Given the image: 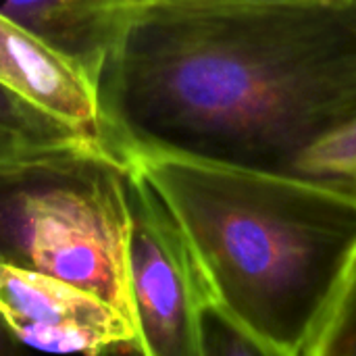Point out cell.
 Wrapping results in <instances>:
<instances>
[{"mask_svg":"<svg viewBox=\"0 0 356 356\" xmlns=\"http://www.w3.org/2000/svg\"><path fill=\"white\" fill-rule=\"evenodd\" d=\"M100 140L292 173L356 123V0L131 4L94 79Z\"/></svg>","mask_w":356,"mask_h":356,"instance_id":"1","label":"cell"},{"mask_svg":"<svg viewBox=\"0 0 356 356\" xmlns=\"http://www.w3.org/2000/svg\"><path fill=\"white\" fill-rule=\"evenodd\" d=\"M188 234L215 305L263 356H315L356 263V194L184 154L127 159Z\"/></svg>","mask_w":356,"mask_h":356,"instance_id":"2","label":"cell"},{"mask_svg":"<svg viewBox=\"0 0 356 356\" xmlns=\"http://www.w3.org/2000/svg\"><path fill=\"white\" fill-rule=\"evenodd\" d=\"M125 177L127 161L96 138L0 161V263L90 290L138 327Z\"/></svg>","mask_w":356,"mask_h":356,"instance_id":"3","label":"cell"},{"mask_svg":"<svg viewBox=\"0 0 356 356\" xmlns=\"http://www.w3.org/2000/svg\"><path fill=\"white\" fill-rule=\"evenodd\" d=\"M127 269L144 356H202V319L215 305L209 280L181 223L127 163Z\"/></svg>","mask_w":356,"mask_h":356,"instance_id":"4","label":"cell"},{"mask_svg":"<svg viewBox=\"0 0 356 356\" xmlns=\"http://www.w3.org/2000/svg\"><path fill=\"white\" fill-rule=\"evenodd\" d=\"M0 317L23 350L142 355L138 327L111 302L60 277L4 263Z\"/></svg>","mask_w":356,"mask_h":356,"instance_id":"5","label":"cell"},{"mask_svg":"<svg viewBox=\"0 0 356 356\" xmlns=\"http://www.w3.org/2000/svg\"><path fill=\"white\" fill-rule=\"evenodd\" d=\"M0 83L100 140L94 83L56 50L0 13Z\"/></svg>","mask_w":356,"mask_h":356,"instance_id":"6","label":"cell"},{"mask_svg":"<svg viewBox=\"0 0 356 356\" xmlns=\"http://www.w3.org/2000/svg\"><path fill=\"white\" fill-rule=\"evenodd\" d=\"M129 8V0H0L4 17L56 50L92 83Z\"/></svg>","mask_w":356,"mask_h":356,"instance_id":"7","label":"cell"},{"mask_svg":"<svg viewBox=\"0 0 356 356\" xmlns=\"http://www.w3.org/2000/svg\"><path fill=\"white\" fill-rule=\"evenodd\" d=\"M79 138L92 136L0 83V161L75 142Z\"/></svg>","mask_w":356,"mask_h":356,"instance_id":"8","label":"cell"},{"mask_svg":"<svg viewBox=\"0 0 356 356\" xmlns=\"http://www.w3.org/2000/svg\"><path fill=\"white\" fill-rule=\"evenodd\" d=\"M292 173L356 194V123L321 138L300 152Z\"/></svg>","mask_w":356,"mask_h":356,"instance_id":"9","label":"cell"},{"mask_svg":"<svg viewBox=\"0 0 356 356\" xmlns=\"http://www.w3.org/2000/svg\"><path fill=\"white\" fill-rule=\"evenodd\" d=\"M315 356H356V263Z\"/></svg>","mask_w":356,"mask_h":356,"instance_id":"10","label":"cell"},{"mask_svg":"<svg viewBox=\"0 0 356 356\" xmlns=\"http://www.w3.org/2000/svg\"><path fill=\"white\" fill-rule=\"evenodd\" d=\"M200 338H202V356H263V353L259 350V346L246 336V332L232 317H227L217 305H213L207 311V315L202 319Z\"/></svg>","mask_w":356,"mask_h":356,"instance_id":"11","label":"cell"},{"mask_svg":"<svg viewBox=\"0 0 356 356\" xmlns=\"http://www.w3.org/2000/svg\"><path fill=\"white\" fill-rule=\"evenodd\" d=\"M131 4H161V6H186V8H246L269 6L290 2H315V0H129Z\"/></svg>","mask_w":356,"mask_h":356,"instance_id":"12","label":"cell"},{"mask_svg":"<svg viewBox=\"0 0 356 356\" xmlns=\"http://www.w3.org/2000/svg\"><path fill=\"white\" fill-rule=\"evenodd\" d=\"M21 344L13 338V334L8 332V327L4 325L2 317H0V356H8V355H17L21 353Z\"/></svg>","mask_w":356,"mask_h":356,"instance_id":"13","label":"cell"}]
</instances>
